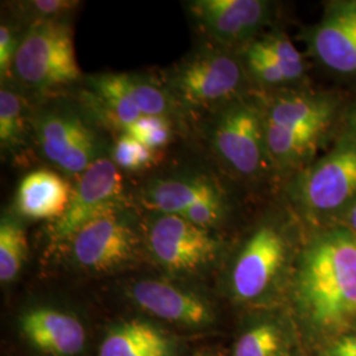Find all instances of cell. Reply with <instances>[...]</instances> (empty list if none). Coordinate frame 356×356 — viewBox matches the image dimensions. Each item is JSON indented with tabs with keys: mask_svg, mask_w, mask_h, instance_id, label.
Instances as JSON below:
<instances>
[{
	"mask_svg": "<svg viewBox=\"0 0 356 356\" xmlns=\"http://www.w3.org/2000/svg\"><path fill=\"white\" fill-rule=\"evenodd\" d=\"M13 76L24 88L51 91L81 81L73 29L67 20L33 22L22 33Z\"/></svg>",
	"mask_w": 356,
	"mask_h": 356,
	"instance_id": "7a4b0ae2",
	"label": "cell"
},
{
	"mask_svg": "<svg viewBox=\"0 0 356 356\" xmlns=\"http://www.w3.org/2000/svg\"><path fill=\"white\" fill-rule=\"evenodd\" d=\"M156 156L157 151L149 149L127 134L119 136L111 151V160L115 165L131 172L151 168L156 163Z\"/></svg>",
	"mask_w": 356,
	"mask_h": 356,
	"instance_id": "d4e9b609",
	"label": "cell"
},
{
	"mask_svg": "<svg viewBox=\"0 0 356 356\" xmlns=\"http://www.w3.org/2000/svg\"><path fill=\"white\" fill-rule=\"evenodd\" d=\"M41 156L66 176H81L102 159L99 134L85 115L65 104H51L31 118Z\"/></svg>",
	"mask_w": 356,
	"mask_h": 356,
	"instance_id": "3957f363",
	"label": "cell"
},
{
	"mask_svg": "<svg viewBox=\"0 0 356 356\" xmlns=\"http://www.w3.org/2000/svg\"><path fill=\"white\" fill-rule=\"evenodd\" d=\"M127 89L144 116H168L175 110L176 101L166 88L154 83L152 79L126 73Z\"/></svg>",
	"mask_w": 356,
	"mask_h": 356,
	"instance_id": "603a6c76",
	"label": "cell"
},
{
	"mask_svg": "<svg viewBox=\"0 0 356 356\" xmlns=\"http://www.w3.org/2000/svg\"><path fill=\"white\" fill-rule=\"evenodd\" d=\"M264 119L251 103L229 102L213 122L210 140L214 152L242 176H254L264 164L268 153Z\"/></svg>",
	"mask_w": 356,
	"mask_h": 356,
	"instance_id": "52a82bcc",
	"label": "cell"
},
{
	"mask_svg": "<svg viewBox=\"0 0 356 356\" xmlns=\"http://www.w3.org/2000/svg\"><path fill=\"white\" fill-rule=\"evenodd\" d=\"M67 242L76 264L97 273L126 267L139 248V236L124 202L92 216Z\"/></svg>",
	"mask_w": 356,
	"mask_h": 356,
	"instance_id": "8992f818",
	"label": "cell"
},
{
	"mask_svg": "<svg viewBox=\"0 0 356 356\" xmlns=\"http://www.w3.org/2000/svg\"><path fill=\"white\" fill-rule=\"evenodd\" d=\"M147 241L154 259L176 273H194L214 261L219 243L210 229L177 216L153 213Z\"/></svg>",
	"mask_w": 356,
	"mask_h": 356,
	"instance_id": "ba28073f",
	"label": "cell"
},
{
	"mask_svg": "<svg viewBox=\"0 0 356 356\" xmlns=\"http://www.w3.org/2000/svg\"><path fill=\"white\" fill-rule=\"evenodd\" d=\"M129 293L143 310L157 318L193 327L213 321V310L202 297L164 281H139Z\"/></svg>",
	"mask_w": 356,
	"mask_h": 356,
	"instance_id": "7c38bea8",
	"label": "cell"
},
{
	"mask_svg": "<svg viewBox=\"0 0 356 356\" xmlns=\"http://www.w3.org/2000/svg\"><path fill=\"white\" fill-rule=\"evenodd\" d=\"M28 122L22 95L8 85L0 90V144L3 152L19 151L26 139Z\"/></svg>",
	"mask_w": 356,
	"mask_h": 356,
	"instance_id": "ffe728a7",
	"label": "cell"
},
{
	"mask_svg": "<svg viewBox=\"0 0 356 356\" xmlns=\"http://www.w3.org/2000/svg\"><path fill=\"white\" fill-rule=\"evenodd\" d=\"M266 51L273 57L286 76L288 82L302 76L305 66L301 54L294 48L292 42L281 35L269 36L259 41Z\"/></svg>",
	"mask_w": 356,
	"mask_h": 356,
	"instance_id": "4316f807",
	"label": "cell"
},
{
	"mask_svg": "<svg viewBox=\"0 0 356 356\" xmlns=\"http://www.w3.org/2000/svg\"><path fill=\"white\" fill-rule=\"evenodd\" d=\"M282 337L275 325L264 323L247 331L238 341L234 356H280Z\"/></svg>",
	"mask_w": 356,
	"mask_h": 356,
	"instance_id": "cb8c5ba5",
	"label": "cell"
},
{
	"mask_svg": "<svg viewBox=\"0 0 356 356\" xmlns=\"http://www.w3.org/2000/svg\"><path fill=\"white\" fill-rule=\"evenodd\" d=\"M33 22L67 20V16L78 8L79 1L74 0H33L20 3Z\"/></svg>",
	"mask_w": 356,
	"mask_h": 356,
	"instance_id": "f1b7e54d",
	"label": "cell"
},
{
	"mask_svg": "<svg viewBox=\"0 0 356 356\" xmlns=\"http://www.w3.org/2000/svg\"><path fill=\"white\" fill-rule=\"evenodd\" d=\"M247 64L254 78L266 85H280L288 82L284 72L270 57L260 42H254L247 51Z\"/></svg>",
	"mask_w": 356,
	"mask_h": 356,
	"instance_id": "83f0119b",
	"label": "cell"
},
{
	"mask_svg": "<svg viewBox=\"0 0 356 356\" xmlns=\"http://www.w3.org/2000/svg\"><path fill=\"white\" fill-rule=\"evenodd\" d=\"M353 126H354V128H355L356 131V114L355 116H354V119H353Z\"/></svg>",
	"mask_w": 356,
	"mask_h": 356,
	"instance_id": "d6a6232c",
	"label": "cell"
},
{
	"mask_svg": "<svg viewBox=\"0 0 356 356\" xmlns=\"http://www.w3.org/2000/svg\"><path fill=\"white\" fill-rule=\"evenodd\" d=\"M123 202V177L119 168L111 159L102 157L76 179L64 216L53 222L51 238L56 242H67L92 216Z\"/></svg>",
	"mask_w": 356,
	"mask_h": 356,
	"instance_id": "9c48e42d",
	"label": "cell"
},
{
	"mask_svg": "<svg viewBox=\"0 0 356 356\" xmlns=\"http://www.w3.org/2000/svg\"><path fill=\"white\" fill-rule=\"evenodd\" d=\"M327 356H356V335L338 338L329 347Z\"/></svg>",
	"mask_w": 356,
	"mask_h": 356,
	"instance_id": "4dcf8cb0",
	"label": "cell"
},
{
	"mask_svg": "<svg viewBox=\"0 0 356 356\" xmlns=\"http://www.w3.org/2000/svg\"><path fill=\"white\" fill-rule=\"evenodd\" d=\"M99 356H173V342L147 322L129 321L108 332Z\"/></svg>",
	"mask_w": 356,
	"mask_h": 356,
	"instance_id": "e0dca14e",
	"label": "cell"
},
{
	"mask_svg": "<svg viewBox=\"0 0 356 356\" xmlns=\"http://www.w3.org/2000/svg\"><path fill=\"white\" fill-rule=\"evenodd\" d=\"M22 35H19L10 24L0 26V76L4 79L13 78V63L19 48Z\"/></svg>",
	"mask_w": 356,
	"mask_h": 356,
	"instance_id": "f546056e",
	"label": "cell"
},
{
	"mask_svg": "<svg viewBox=\"0 0 356 356\" xmlns=\"http://www.w3.org/2000/svg\"><path fill=\"white\" fill-rule=\"evenodd\" d=\"M319 60L339 73H356V3L335 8L313 35Z\"/></svg>",
	"mask_w": 356,
	"mask_h": 356,
	"instance_id": "2e32d148",
	"label": "cell"
},
{
	"mask_svg": "<svg viewBox=\"0 0 356 356\" xmlns=\"http://www.w3.org/2000/svg\"><path fill=\"white\" fill-rule=\"evenodd\" d=\"M73 186L66 178L51 169L28 173L17 186L15 209L28 219L54 222L64 216L70 202Z\"/></svg>",
	"mask_w": 356,
	"mask_h": 356,
	"instance_id": "9a60e30c",
	"label": "cell"
},
{
	"mask_svg": "<svg viewBox=\"0 0 356 356\" xmlns=\"http://www.w3.org/2000/svg\"><path fill=\"white\" fill-rule=\"evenodd\" d=\"M141 201L153 213L181 216L207 229L223 220L229 207L223 189L202 173L153 178L141 191Z\"/></svg>",
	"mask_w": 356,
	"mask_h": 356,
	"instance_id": "5b68a950",
	"label": "cell"
},
{
	"mask_svg": "<svg viewBox=\"0 0 356 356\" xmlns=\"http://www.w3.org/2000/svg\"><path fill=\"white\" fill-rule=\"evenodd\" d=\"M285 260V242L277 229H257L232 269V291L241 300L257 298L276 279Z\"/></svg>",
	"mask_w": 356,
	"mask_h": 356,
	"instance_id": "8fae6325",
	"label": "cell"
},
{
	"mask_svg": "<svg viewBox=\"0 0 356 356\" xmlns=\"http://www.w3.org/2000/svg\"><path fill=\"white\" fill-rule=\"evenodd\" d=\"M348 222L351 225V227L356 231V204L351 207L350 214H348Z\"/></svg>",
	"mask_w": 356,
	"mask_h": 356,
	"instance_id": "1f68e13d",
	"label": "cell"
},
{
	"mask_svg": "<svg viewBox=\"0 0 356 356\" xmlns=\"http://www.w3.org/2000/svg\"><path fill=\"white\" fill-rule=\"evenodd\" d=\"M123 134L140 141L149 149L159 151L172 139V122L168 116H141L124 128Z\"/></svg>",
	"mask_w": 356,
	"mask_h": 356,
	"instance_id": "484cf974",
	"label": "cell"
},
{
	"mask_svg": "<svg viewBox=\"0 0 356 356\" xmlns=\"http://www.w3.org/2000/svg\"><path fill=\"white\" fill-rule=\"evenodd\" d=\"M88 85L98 102V108H102L107 119L122 131L144 116L128 92L126 73L91 76L88 78Z\"/></svg>",
	"mask_w": 356,
	"mask_h": 356,
	"instance_id": "ac0fdd59",
	"label": "cell"
},
{
	"mask_svg": "<svg viewBox=\"0 0 356 356\" xmlns=\"http://www.w3.org/2000/svg\"><path fill=\"white\" fill-rule=\"evenodd\" d=\"M193 19L222 45L250 40L266 23L269 4L263 0H195L188 4Z\"/></svg>",
	"mask_w": 356,
	"mask_h": 356,
	"instance_id": "30bf717a",
	"label": "cell"
},
{
	"mask_svg": "<svg viewBox=\"0 0 356 356\" xmlns=\"http://www.w3.org/2000/svg\"><path fill=\"white\" fill-rule=\"evenodd\" d=\"M306 316L323 331L343 330L356 318V239L337 231L306 252L298 275Z\"/></svg>",
	"mask_w": 356,
	"mask_h": 356,
	"instance_id": "6da1fadb",
	"label": "cell"
},
{
	"mask_svg": "<svg viewBox=\"0 0 356 356\" xmlns=\"http://www.w3.org/2000/svg\"><path fill=\"white\" fill-rule=\"evenodd\" d=\"M242 83V66L231 54L201 51L172 70L166 90L184 107L209 108L232 102Z\"/></svg>",
	"mask_w": 356,
	"mask_h": 356,
	"instance_id": "277c9868",
	"label": "cell"
},
{
	"mask_svg": "<svg viewBox=\"0 0 356 356\" xmlns=\"http://www.w3.org/2000/svg\"><path fill=\"white\" fill-rule=\"evenodd\" d=\"M355 193V147L332 153L310 172L304 185L306 204L319 211L341 207Z\"/></svg>",
	"mask_w": 356,
	"mask_h": 356,
	"instance_id": "4fadbf2b",
	"label": "cell"
},
{
	"mask_svg": "<svg viewBox=\"0 0 356 356\" xmlns=\"http://www.w3.org/2000/svg\"><path fill=\"white\" fill-rule=\"evenodd\" d=\"M330 114V107L325 102L288 95L273 102L266 119L280 127L319 135L329 124Z\"/></svg>",
	"mask_w": 356,
	"mask_h": 356,
	"instance_id": "d6986e66",
	"label": "cell"
},
{
	"mask_svg": "<svg viewBox=\"0 0 356 356\" xmlns=\"http://www.w3.org/2000/svg\"><path fill=\"white\" fill-rule=\"evenodd\" d=\"M264 129L268 153H270L276 160L285 163L301 157L313 147L319 136L312 132L280 127L268 122L267 119H264Z\"/></svg>",
	"mask_w": 356,
	"mask_h": 356,
	"instance_id": "7402d4cb",
	"label": "cell"
},
{
	"mask_svg": "<svg viewBox=\"0 0 356 356\" xmlns=\"http://www.w3.org/2000/svg\"><path fill=\"white\" fill-rule=\"evenodd\" d=\"M22 329L40 351L51 356H74L85 347L86 332L78 319L63 312L38 307L26 313Z\"/></svg>",
	"mask_w": 356,
	"mask_h": 356,
	"instance_id": "5bb4252c",
	"label": "cell"
},
{
	"mask_svg": "<svg viewBox=\"0 0 356 356\" xmlns=\"http://www.w3.org/2000/svg\"><path fill=\"white\" fill-rule=\"evenodd\" d=\"M28 256V242L23 226L11 216L0 223V281L11 282L17 277Z\"/></svg>",
	"mask_w": 356,
	"mask_h": 356,
	"instance_id": "44dd1931",
	"label": "cell"
}]
</instances>
